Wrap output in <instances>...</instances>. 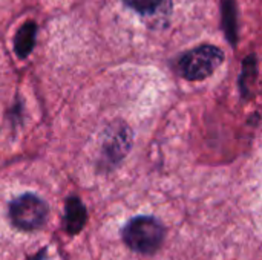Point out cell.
Here are the masks:
<instances>
[{
	"instance_id": "7",
	"label": "cell",
	"mask_w": 262,
	"mask_h": 260,
	"mask_svg": "<svg viewBox=\"0 0 262 260\" xmlns=\"http://www.w3.org/2000/svg\"><path fill=\"white\" fill-rule=\"evenodd\" d=\"M129 8L140 14H155L158 11H163L164 0H123Z\"/></svg>"
},
{
	"instance_id": "4",
	"label": "cell",
	"mask_w": 262,
	"mask_h": 260,
	"mask_svg": "<svg viewBox=\"0 0 262 260\" xmlns=\"http://www.w3.org/2000/svg\"><path fill=\"white\" fill-rule=\"evenodd\" d=\"M86 208L81 204L78 198H69L66 202V216H64V225L66 231L69 234H77L81 231V228L86 224Z\"/></svg>"
},
{
	"instance_id": "1",
	"label": "cell",
	"mask_w": 262,
	"mask_h": 260,
	"mask_svg": "<svg viewBox=\"0 0 262 260\" xmlns=\"http://www.w3.org/2000/svg\"><path fill=\"white\" fill-rule=\"evenodd\" d=\"M161 224L149 216H138L132 219L123 230V239L126 245L141 254L155 253L163 242Z\"/></svg>"
},
{
	"instance_id": "6",
	"label": "cell",
	"mask_w": 262,
	"mask_h": 260,
	"mask_svg": "<svg viewBox=\"0 0 262 260\" xmlns=\"http://www.w3.org/2000/svg\"><path fill=\"white\" fill-rule=\"evenodd\" d=\"M223 20L224 32L227 34L232 44L236 43V8L232 0H224L223 3Z\"/></svg>"
},
{
	"instance_id": "2",
	"label": "cell",
	"mask_w": 262,
	"mask_h": 260,
	"mask_svg": "<svg viewBox=\"0 0 262 260\" xmlns=\"http://www.w3.org/2000/svg\"><path fill=\"white\" fill-rule=\"evenodd\" d=\"M223 60L224 54L220 48L204 44L187 52L180 61V69L187 80L198 81L212 75L221 66Z\"/></svg>"
},
{
	"instance_id": "3",
	"label": "cell",
	"mask_w": 262,
	"mask_h": 260,
	"mask_svg": "<svg viewBox=\"0 0 262 260\" xmlns=\"http://www.w3.org/2000/svg\"><path fill=\"white\" fill-rule=\"evenodd\" d=\"M9 218L17 228L32 231L43 227V224L46 222L48 207L38 196L26 193L11 202Z\"/></svg>"
},
{
	"instance_id": "5",
	"label": "cell",
	"mask_w": 262,
	"mask_h": 260,
	"mask_svg": "<svg viewBox=\"0 0 262 260\" xmlns=\"http://www.w3.org/2000/svg\"><path fill=\"white\" fill-rule=\"evenodd\" d=\"M35 35H37V25L34 21H26L21 25L18 32L14 38V51L20 58L28 57L35 44Z\"/></svg>"
}]
</instances>
